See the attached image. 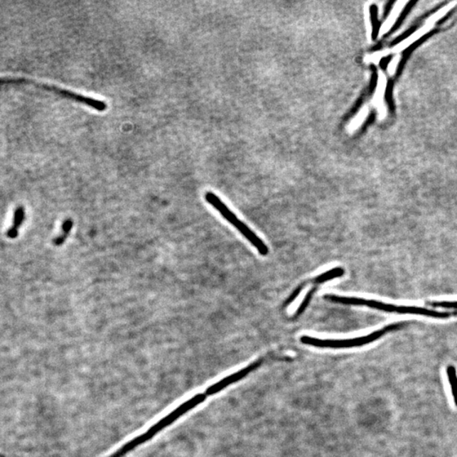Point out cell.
<instances>
[{
	"mask_svg": "<svg viewBox=\"0 0 457 457\" xmlns=\"http://www.w3.org/2000/svg\"><path fill=\"white\" fill-rule=\"evenodd\" d=\"M325 299L333 303L343 305L361 306V307H367L372 309L380 310L385 313H392L399 314H414L423 315V316L432 317L436 318H449L457 316V312H442L437 310L429 309L421 307H414V306H397L382 303V301L375 300H366L360 297H348L340 296L337 295H326Z\"/></svg>",
	"mask_w": 457,
	"mask_h": 457,
	"instance_id": "obj_1",
	"label": "cell"
},
{
	"mask_svg": "<svg viewBox=\"0 0 457 457\" xmlns=\"http://www.w3.org/2000/svg\"><path fill=\"white\" fill-rule=\"evenodd\" d=\"M206 398L207 394L205 393L198 394L196 396L190 398L189 400L183 402L178 407H176L171 414L163 416L161 420L157 421L156 424H154L152 427H150L146 432L141 434V436L125 443L121 449L115 451L111 457H123L128 454L129 452L135 450L136 447L144 445V443L148 442L151 439L157 436L159 432H161L162 430L166 429L173 423H175L176 420H178L181 416L188 414V412L193 410V408L200 405L201 403L206 400Z\"/></svg>",
	"mask_w": 457,
	"mask_h": 457,
	"instance_id": "obj_2",
	"label": "cell"
},
{
	"mask_svg": "<svg viewBox=\"0 0 457 457\" xmlns=\"http://www.w3.org/2000/svg\"><path fill=\"white\" fill-rule=\"evenodd\" d=\"M402 326L400 323L397 325H390L379 330L372 332V334L365 336L357 337V338L347 339V340H322L315 338V337L303 335L301 337L300 341L301 343L311 347L318 348H331V349H347L362 347L367 344L374 343V341L379 340L389 331L396 330Z\"/></svg>",
	"mask_w": 457,
	"mask_h": 457,
	"instance_id": "obj_3",
	"label": "cell"
},
{
	"mask_svg": "<svg viewBox=\"0 0 457 457\" xmlns=\"http://www.w3.org/2000/svg\"><path fill=\"white\" fill-rule=\"evenodd\" d=\"M204 198H205L206 202L210 203L212 207H214L215 210L224 217V219L235 226V227L239 230V232H241L244 237L247 239L252 245L256 247V249L259 251L260 255L267 256L269 254V247L266 245L263 240L252 232L246 224H244L242 221L240 220L237 216L225 205V203L222 201L216 194L208 192L205 193Z\"/></svg>",
	"mask_w": 457,
	"mask_h": 457,
	"instance_id": "obj_4",
	"label": "cell"
},
{
	"mask_svg": "<svg viewBox=\"0 0 457 457\" xmlns=\"http://www.w3.org/2000/svg\"><path fill=\"white\" fill-rule=\"evenodd\" d=\"M264 362V358H259V360H257L254 362H252L251 365H248L246 367L242 368V370H240L237 372H235L233 375H230L227 377H225L223 380L218 381V382L212 385L205 390V393L208 396H214V394L222 392V390L227 388L230 385L238 382V381L245 378L248 375H250L252 372H254L260 367L262 365Z\"/></svg>",
	"mask_w": 457,
	"mask_h": 457,
	"instance_id": "obj_5",
	"label": "cell"
},
{
	"mask_svg": "<svg viewBox=\"0 0 457 457\" xmlns=\"http://www.w3.org/2000/svg\"><path fill=\"white\" fill-rule=\"evenodd\" d=\"M344 274H345V269L343 268H340V267L334 268L329 270V271L318 275L317 277H314L313 279H310V281H307L303 282V284H301V285L299 286V288L301 291H303L304 289V287L307 286V284L308 283H313V285H317V286L321 285V284L323 283L330 281H332V279L343 276Z\"/></svg>",
	"mask_w": 457,
	"mask_h": 457,
	"instance_id": "obj_6",
	"label": "cell"
},
{
	"mask_svg": "<svg viewBox=\"0 0 457 457\" xmlns=\"http://www.w3.org/2000/svg\"><path fill=\"white\" fill-rule=\"evenodd\" d=\"M25 215L26 212L23 207L20 206L16 208L14 215V220H13V225L7 232L8 238L16 239L18 237L19 229L25 220Z\"/></svg>",
	"mask_w": 457,
	"mask_h": 457,
	"instance_id": "obj_7",
	"label": "cell"
},
{
	"mask_svg": "<svg viewBox=\"0 0 457 457\" xmlns=\"http://www.w3.org/2000/svg\"><path fill=\"white\" fill-rule=\"evenodd\" d=\"M446 372L451 388L452 397H453L455 405L457 407V372L456 367L452 365L448 366Z\"/></svg>",
	"mask_w": 457,
	"mask_h": 457,
	"instance_id": "obj_8",
	"label": "cell"
},
{
	"mask_svg": "<svg viewBox=\"0 0 457 457\" xmlns=\"http://www.w3.org/2000/svg\"><path fill=\"white\" fill-rule=\"evenodd\" d=\"M73 227V220L70 219L65 220L64 221L63 225H62V233L59 237H56L54 240V245L60 247L65 242L66 238H68V235L70 232Z\"/></svg>",
	"mask_w": 457,
	"mask_h": 457,
	"instance_id": "obj_9",
	"label": "cell"
},
{
	"mask_svg": "<svg viewBox=\"0 0 457 457\" xmlns=\"http://www.w3.org/2000/svg\"><path fill=\"white\" fill-rule=\"evenodd\" d=\"M406 4L407 2L397 3V6L393 9L392 14L389 16L387 21H386L385 31H388L389 28H390V26H392L394 23V21L397 20L399 16H400V13L402 12V9L405 7Z\"/></svg>",
	"mask_w": 457,
	"mask_h": 457,
	"instance_id": "obj_10",
	"label": "cell"
},
{
	"mask_svg": "<svg viewBox=\"0 0 457 457\" xmlns=\"http://www.w3.org/2000/svg\"><path fill=\"white\" fill-rule=\"evenodd\" d=\"M370 17L372 23V38L375 39L378 37L380 33V25L378 21V16H377V6H372L370 7Z\"/></svg>",
	"mask_w": 457,
	"mask_h": 457,
	"instance_id": "obj_11",
	"label": "cell"
},
{
	"mask_svg": "<svg viewBox=\"0 0 457 457\" xmlns=\"http://www.w3.org/2000/svg\"><path fill=\"white\" fill-rule=\"evenodd\" d=\"M316 291H317V287H313V289L308 291V294L306 295L305 299L303 301V303H301L300 307L299 308V309L296 310V312L294 315V317H293V318H297L299 316H301V314L303 313L306 308L308 307L310 301H312L314 293L316 292Z\"/></svg>",
	"mask_w": 457,
	"mask_h": 457,
	"instance_id": "obj_12",
	"label": "cell"
},
{
	"mask_svg": "<svg viewBox=\"0 0 457 457\" xmlns=\"http://www.w3.org/2000/svg\"><path fill=\"white\" fill-rule=\"evenodd\" d=\"M429 306H431L434 308H441L446 309H457V301H431V303H427Z\"/></svg>",
	"mask_w": 457,
	"mask_h": 457,
	"instance_id": "obj_13",
	"label": "cell"
},
{
	"mask_svg": "<svg viewBox=\"0 0 457 457\" xmlns=\"http://www.w3.org/2000/svg\"><path fill=\"white\" fill-rule=\"evenodd\" d=\"M0 457H4V456H0Z\"/></svg>",
	"mask_w": 457,
	"mask_h": 457,
	"instance_id": "obj_14",
	"label": "cell"
}]
</instances>
